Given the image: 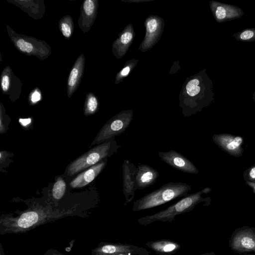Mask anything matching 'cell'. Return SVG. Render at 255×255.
I'll return each mask as SVG.
<instances>
[{"label":"cell","mask_w":255,"mask_h":255,"mask_svg":"<svg viewBox=\"0 0 255 255\" xmlns=\"http://www.w3.org/2000/svg\"><path fill=\"white\" fill-rule=\"evenodd\" d=\"M120 147L115 140V137L111 138L95 146L71 162L67 169L68 174L73 175L86 168L96 164L102 159L114 154Z\"/></svg>","instance_id":"3957f363"},{"label":"cell","mask_w":255,"mask_h":255,"mask_svg":"<svg viewBox=\"0 0 255 255\" xmlns=\"http://www.w3.org/2000/svg\"><path fill=\"white\" fill-rule=\"evenodd\" d=\"M22 84L9 66H6L0 75V89L3 94L8 96L12 101L18 99Z\"/></svg>","instance_id":"30bf717a"},{"label":"cell","mask_w":255,"mask_h":255,"mask_svg":"<svg viewBox=\"0 0 255 255\" xmlns=\"http://www.w3.org/2000/svg\"><path fill=\"white\" fill-rule=\"evenodd\" d=\"M146 249L134 245L113 243H101L92 251V255H150Z\"/></svg>","instance_id":"ba28073f"},{"label":"cell","mask_w":255,"mask_h":255,"mask_svg":"<svg viewBox=\"0 0 255 255\" xmlns=\"http://www.w3.org/2000/svg\"><path fill=\"white\" fill-rule=\"evenodd\" d=\"M160 158L169 165L183 172L197 174L198 168L186 157L174 150L158 152Z\"/></svg>","instance_id":"8fae6325"},{"label":"cell","mask_w":255,"mask_h":255,"mask_svg":"<svg viewBox=\"0 0 255 255\" xmlns=\"http://www.w3.org/2000/svg\"><path fill=\"white\" fill-rule=\"evenodd\" d=\"M132 117L133 112L131 110H127L112 117L101 129L93 144L102 143L124 132L129 126Z\"/></svg>","instance_id":"8992f818"},{"label":"cell","mask_w":255,"mask_h":255,"mask_svg":"<svg viewBox=\"0 0 255 255\" xmlns=\"http://www.w3.org/2000/svg\"><path fill=\"white\" fill-rule=\"evenodd\" d=\"M51 218L50 214L41 210L25 212L16 218L7 217L1 219V233L27 231Z\"/></svg>","instance_id":"277c9868"},{"label":"cell","mask_w":255,"mask_h":255,"mask_svg":"<svg viewBox=\"0 0 255 255\" xmlns=\"http://www.w3.org/2000/svg\"><path fill=\"white\" fill-rule=\"evenodd\" d=\"M123 167V187L125 197L124 205L131 202L134 198L135 191V173L136 167L129 160L124 161Z\"/></svg>","instance_id":"4fadbf2b"},{"label":"cell","mask_w":255,"mask_h":255,"mask_svg":"<svg viewBox=\"0 0 255 255\" xmlns=\"http://www.w3.org/2000/svg\"><path fill=\"white\" fill-rule=\"evenodd\" d=\"M58 26L59 30L66 38H71L74 31V23L71 16H63L59 21Z\"/></svg>","instance_id":"ffe728a7"},{"label":"cell","mask_w":255,"mask_h":255,"mask_svg":"<svg viewBox=\"0 0 255 255\" xmlns=\"http://www.w3.org/2000/svg\"><path fill=\"white\" fill-rule=\"evenodd\" d=\"M8 35L15 48L28 56L36 57L41 60L47 59L51 54V48L44 40L19 34L6 25Z\"/></svg>","instance_id":"5b68a950"},{"label":"cell","mask_w":255,"mask_h":255,"mask_svg":"<svg viewBox=\"0 0 255 255\" xmlns=\"http://www.w3.org/2000/svg\"><path fill=\"white\" fill-rule=\"evenodd\" d=\"M132 33L129 31H127L123 33L121 37L120 41L123 44H127L130 42L132 39Z\"/></svg>","instance_id":"484cf974"},{"label":"cell","mask_w":255,"mask_h":255,"mask_svg":"<svg viewBox=\"0 0 255 255\" xmlns=\"http://www.w3.org/2000/svg\"><path fill=\"white\" fill-rule=\"evenodd\" d=\"M42 94L40 90L36 87L29 94L28 100L30 105H35L41 100Z\"/></svg>","instance_id":"cb8c5ba5"},{"label":"cell","mask_w":255,"mask_h":255,"mask_svg":"<svg viewBox=\"0 0 255 255\" xmlns=\"http://www.w3.org/2000/svg\"><path fill=\"white\" fill-rule=\"evenodd\" d=\"M253 99L255 101V91H254L253 95Z\"/></svg>","instance_id":"1f68e13d"},{"label":"cell","mask_w":255,"mask_h":255,"mask_svg":"<svg viewBox=\"0 0 255 255\" xmlns=\"http://www.w3.org/2000/svg\"><path fill=\"white\" fill-rule=\"evenodd\" d=\"M2 247L1 246V251H0V255H4L2 250Z\"/></svg>","instance_id":"d6a6232c"},{"label":"cell","mask_w":255,"mask_h":255,"mask_svg":"<svg viewBox=\"0 0 255 255\" xmlns=\"http://www.w3.org/2000/svg\"><path fill=\"white\" fill-rule=\"evenodd\" d=\"M31 119H19V122L23 125L26 126L29 123H30Z\"/></svg>","instance_id":"f546056e"},{"label":"cell","mask_w":255,"mask_h":255,"mask_svg":"<svg viewBox=\"0 0 255 255\" xmlns=\"http://www.w3.org/2000/svg\"><path fill=\"white\" fill-rule=\"evenodd\" d=\"M229 247L235 253H255V228L244 226L236 229L229 240Z\"/></svg>","instance_id":"52a82bcc"},{"label":"cell","mask_w":255,"mask_h":255,"mask_svg":"<svg viewBox=\"0 0 255 255\" xmlns=\"http://www.w3.org/2000/svg\"><path fill=\"white\" fill-rule=\"evenodd\" d=\"M210 6L214 17L218 23L240 18L245 13L240 7L213 0L210 2Z\"/></svg>","instance_id":"7c38bea8"},{"label":"cell","mask_w":255,"mask_h":255,"mask_svg":"<svg viewBox=\"0 0 255 255\" xmlns=\"http://www.w3.org/2000/svg\"><path fill=\"white\" fill-rule=\"evenodd\" d=\"M145 245L158 255H173L181 248L178 242L170 239L148 241Z\"/></svg>","instance_id":"d6986e66"},{"label":"cell","mask_w":255,"mask_h":255,"mask_svg":"<svg viewBox=\"0 0 255 255\" xmlns=\"http://www.w3.org/2000/svg\"><path fill=\"white\" fill-rule=\"evenodd\" d=\"M129 71H130V68L128 66H127L125 68H124L122 71H121V75L122 76H126L127 75L129 72Z\"/></svg>","instance_id":"f1b7e54d"},{"label":"cell","mask_w":255,"mask_h":255,"mask_svg":"<svg viewBox=\"0 0 255 255\" xmlns=\"http://www.w3.org/2000/svg\"><path fill=\"white\" fill-rule=\"evenodd\" d=\"M211 191V188L206 187L198 192L189 194L164 210L138 218L137 222L139 224L145 226L156 221L172 223L175 221V217L192 211L200 203H203L205 206H208L211 203V199L209 197L204 198L202 195L207 194Z\"/></svg>","instance_id":"6da1fadb"},{"label":"cell","mask_w":255,"mask_h":255,"mask_svg":"<svg viewBox=\"0 0 255 255\" xmlns=\"http://www.w3.org/2000/svg\"></svg>","instance_id":"836d02e7"},{"label":"cell","mask_w":255,"mask_h":255,"mask_svg":"<svg viewBox=\"0 0 255 255\" xmlns=\"http://www.w3.org/2000/svg\"><path fill=\"white\" fill-rule=\"evenodd\" d=\"M44 255H65L61 252L54 249H50L47 250Z\"/></svg>","instance_id":"4316f807"},{"label":"cell","mask_w":255,"mask_h":255,"mask_svg":"<svg viewBox=\"0 0 255 255\" xmlns=\"http://www.w3.org/2000/svg\"><path fill=\"white\" fill-rule=\"evenodd\" d=\"M98 5V1L97 0H85L83 2L78 21L79 28L83 32L89 31L93 25Z\"/></svg>","instance_id":"5bb4252c"},{"label":"cell","mask_w":255,"mask_h":255,"mask_svg":"<svg viewBox=\"0 0 255 255\" xmlns=\"http://www.w3.org/2000/svg\"><path fill=\"white\" fill-rule=\"evenodd\" d=\"M232 36L238 41L242 42L255 41V28H247L234 33Z\"/></svg>","instance_id":"7402d4cb"},{"label":"cell","mask_w":255,"mask_h":255,"mask_svg":"<svg viewBox=\"0 0 255 255\" xmlns=\"http://www.w3.org/2000/svg\"><path fill=\"white\" fill-rule=\"evenodd\" d=\"M243 177L246 182H255V164L245 171L243 173Z\"/></svg>","instance_id":"d4e9b609"},{"label":"cell","mask_w":255,"mask_h":255,"mask_svg":"<svg viewBox=\"0 0 255 255\" xmlns=\"http://www.w3.org/2000/svg\"><path fill=\"white\" fill-rule=\"evenodd\" d=\"M106 161L100 162L91 166L87 170L79 174L70 183L71 187L81 188L91 182L105 167Z\"/></svg>","instance_id":"ac0fdd59"},{"label":"cell","mask_w":255,"mask_h":255,"mask_svg":"<svg viewBox=\"0 0 255 255\" xmlns=\"http://www.w3.org/2000/svg\"><path fill=\"white\" fill-rule=\"evenodd\" d=\"M66 186V183L62 178L60 177L57 179L52 190V196L55 199L59 200L63 196Z\"/></svg>","instance_id":"603a6c76"},{"label":"cell","mask_w":255,"mask_h":255,"mask_svg":"<svg viewBox=\"0 0 255 255\" xmlns=\"http://www.w3.org/2000/svg\"><path fill=\"white\" fill-rule=\"evenodd\" d=\"M191 186L185 183L169 182L135 200L132 211L137 212L154 208L176 198L187 196Z\"/></svg>","instance_id":"7a4b0ae2"},{"label":"cell","mask_w":255,"mask_h":255,"mask_svg":"<svg viewBox=\"0 0 255 255\" xmlns=\"http://www.w3.org/2000/svg\"><path fill=\"white\" fill-rule=\"evenodd\" d=\"M212 139L222 150L230 155L238 157L243 155L244 148V138L239 135H234L229 133L215 134Z\"/></svg>","instance_id":"9c48e42d"},{"label":"cell","mask_w":255,"mask_h":255,"mask_svg":"<svg viewBox=\"0 0 255 255\" xmlns=\"http://www.w3.org/2000/svg\"><path fill=\"white\" fill-rule=\"evenodd\" d=\"M99 107V102L96 96L92 93L89 92L86 97L84 106V114L89 116L95 114Z\"/></svg>","instance_id":"44dd1931"},{"label":"cell","mask_w":255,"mask_h":255,"mask_svg":"<svg viewBox=\"0 0 255 255\" xmlns=\"http://www.w3.org/2000/svg\"><path fill=\"white\" fill-rule=\"evenodd\" d=\"M200 255H216V254L214 252H210Z\"/></svg>","instance_id":"4dcf8cb0"},{"label":"cell","mask_w":255,"mask_h":255,"mask_svg":"<svg viewBox=\"0 0 255 255\" xmlns=\"http://www.w3.org/2000/svg\"><path fill=\"white\" fill-rule=\"evenodd\" d=\"M159 173L149 165L140 164L136 167L135 190H142L155 182Z\"/></svg>","instance_id":"9a60e30c"},{"label":"cell","mask_w":255,"mask_h":255,"mask_svg":"<svg viewBox=\"0 0 255 255\" xmlns=\"http://www.w3.org/2000/svg\"><path fill=\"white\" fill-rule=\"evenodd\" d=\"M85 64V55L83 54H80L75 62L67 79V95L69 98H70L76 92L80 84L84 73Z\"/></svg>","instance_id":"2e32d148"},{"label":"cell","mask_w":255,"mask_h":255,"mask_svg":"<svg viewBox=\"0 0 255 255\" xmlns=\"http://www.w3.org/2000/svg\"><path fill=\"white\" fill-rule=\"evenodd\" d=\"M26 12L35 20L41 18L45 13V5L43 0H8Z\"/></svg>","instance_id":"e0dca14e"},{"label":"cell","mask_w":255,"mask_h":255,"mask_svg":"<svg viewBox=\"0 0 255 255\" xmlns=\"http://www.w3.org/2000/svg\"><path fill=\"white\" fill-rule=\"evenodd\" d=\"M246 182L252 188L253 193L255 194V182L246 181Z\"/></svg>","instance_id":"83f0119b"}]
</instances>
